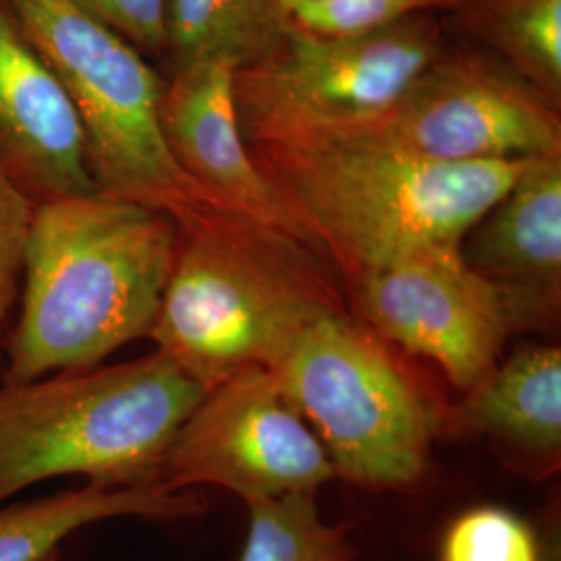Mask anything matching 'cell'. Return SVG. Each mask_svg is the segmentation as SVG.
<instances>
[{"label": "cell", "mask_w": 561, "mask_h": 561, "mask_svg": "<svg viewBox=\"0 0 561 561\" xmlns=\"http://www.w3.org/2000/svg\"><path fill=\"white\" fill-rule=\"evenodd\" d=\"M178 240L169 215L101 192L36 202L2 382L94 368L148 337Z\"/></svg>", "instance_id": "cell-1"}, {"label": "cell", "mask_w": 561, "mask_h": 561, "mask_svg": "<svg viewBox=\"0 0 561 561\" xmlns=\"http://www.w3.org/2000/svg\"><path fill=\"white\" fill-rule=\"evenodd\" d=\"M248 146L345 283L460 243L528 162L424 161L352 127Z\"/></svg>", "instance_id": "cell-2"}, {"label": "cell", "mask_w": 561, "mask_h": 561, "mask_svg": "<svg viewBox=\"0 0 561 561\" xmlns=\"http://www.w3.org/2000/svg\"><path fill=\"white\" fill-rule=\"evenodd\" d=\"M321 254L219 210L180 240L150 340L206 389L243 368H275L306 327L345 310Z\"/></svg>", "instance_id": "cell-3"}, {"label": "cell", "mask_w": 561, "mask_h": 561, "mask_svg": "<svg viewBox=\"0 0 561 561\" xmlns=\"http://www.w3.org/2000/svg\"><path fill=\"white\" fill-rule=\"evenodd\" d=\"M206 391L161 352L2 382L0 505L59 477L102 486L162 482L164 456Z\"/></svg>", "instance_id": "cell-4"}, {"label": "cell", "mask_w": 561, "mask_h": 561, "mask_svg": "<svg viewBox=\"0 0 561 561\" xmlns=\"http://www.w3.org/2000/svg\"><path fill=\"white\" fill-rule=\"evenodd\" d=\"M271 370L321 439L335 477L379 491L426 479L447 403L352 312L306 327Z\"/></svg>", "instance_id": "cell-5"}, {"label": "cell", "mask_w": 561, "mask_h": 561, "mask_svg": "<svg viewBox=\"0 0 561 561\" xmlns=\"http://www.w3.org/2000/svg\"><path fill=\"white\" fill-rule=\"evenodd\" d=\"M80 121L96 190L190 227L225 208L173 159L161 129L164 78L73 0H9Z\"/></svg>", "instance_id": "cell-6"}, {"label": "cell", "mask_w": 561, "mask_h": 561, "mask_svg": "<svg viewBox=\"0 0 561 561\" xmlns=\"http://www.w3.org/2000/svg\"><path fill=\"white\" fill-rule=\"evenodd\" d=\"M443 46L435 13L337 36L289 23L266 57L236 69L241 134L248 144H259L377 119Z\"/></svg>", "instance_id": "cell-7"}, {"label": "cell", "mask_w": 561, "mask_h": 561, "mask_svg": "<svg viewBox=\"0 0 561 561\" xmlns=\"http://www.w3.org/2000/svg\"><path fill=\"white\" fill-rule=\"evenodd\" d=\"M352 129L424 161L561 157L560 102L479 44L445 42L398 101Z\"/></svg>", "instance_id": "cell-8"}, {"label": "cell", "mask_w": 561, "mask_h": 561, "mask_svg": "<svg viewBox=\"0 0 561 561\" xmlns=\"http://www.w3.org/2000/svg\"><path fill=\"white\" fill-rule=\"evenodd\" d=\"M352 314L379 337L437 364L460 393L482 381L518 331H533L524 306L437 245L347 280Z\"/></svg>", "instance_id": "cell-9"}, {"label": "cell", "mask_w": 561, "mask_h": 561, "mask_svg": "<svg viewBox=\"0 0 561 561\" xmlns=\"http://www.w3.org/2000/svg\"><path fill=\"white\" fill-rule=\"evenodd\" d=\"M335 479L312 426L273 370L252 366L210 387L181 424L162 461L173 491L219 486L245 503L317 493Z\"/></svg>", "instance_id": "cell-10"}, {"label": "cell", "mask_w": 561, "mask_h": 561, "mask_svg": "<svg viewBox=\"0 0 561 561\" xmlns=\"http://www.w3.org/2000/svg\"><path fill=\"white\" fill-rule=\"evenodd\" d=\"M236 69L227 60H196L171 69L159 108L164 141L181 169L225 208L321 254L241 134L233 102Z\"/></svg>", "instance_id": "cell-11"}, {"label": "cell", "mask_w": 561, "mask_h": 561, "mask_svg": "<svg viewBox=\"0 0 561 561\" xmlns=\"http://www.w3.org/2000/svg\"><path fill=\"white\" fill-rule=\"evenodd\" d=\"M0 167L34 202L99 192L59 78L0 0Z\"/></svg>", "instance_id": "cell-12"}, {"label": "cell", "mask_w": 561, "mask_h": 561, "mask_svg": "<svg viewBox=\"0 0 561 561\" xmlns=\"http://www.w3.org/2000/svg\"><path fill=\"white\" fill-rule=\"evenodd\" d=\"M460 254L520 301L533 331L551 329L561 301V157L528 159L510 190L466 231Z\"/></svg>", "instance_id": "cell-13"}, {"label": "cell", "mask_w": 561, "mask_h": 561, "mask_svg": "<svg viewBox=\"0 0 561 561\" xmlns=\"http://www.w3.org/2000/svg\"><path fill=\"white\" fill-rule=\"evenodd\" d=\"M443 435L486 437L505 461L539 477L558 470L561 456V350L528 343L447 405Z\"/></svg>", "instance_id": "cell-14"}, {"label": "cell", "mask_w": 561, "mask_h": 561, "mask_svg": "<svg viewBox=\"0 0 561 561\" xmlns=\"http://www.w3.org/2000/svg\"><path fill=\"white\" fill-rule=\"evenodd\" d=\"M206 503L162 482L81 489L32 502L0 505V561H46L81 528L113 518L178 520L201 516Z\"/></svg>", "instance_id": "cell-15"}, {"label": "cell", "mask_w": 561, "mask_h": 561, "mask_svg": "<svg viewBox=\"0 0 561 561\" xmlns=\"http://www.w3.org/2000/svg\"><path fill=\"white\" fill-rule=\"evenodd\" d=\"M289 23L279 0H167L164 59L171 69L196 60L240 69L266 57Z\"/></svg>", "instance_id": "cell-16"}, {"label": "cell", "mask_w": 561, "mask_h": 561, "mask_svg": "<svg viewBox=\"0 0 561 561\" xmlns=\"http://www.w3.org/2000/svg\"><path fill=\"white\" fill-rule=\"evenodd\" d=\"M451 13L479 46L561 104V0H460Z\"/></svg>", "instance_id": "cell-17"}, {"label": "cell", "mask_w": 561, "mask_h": 561, "mask_svg": "<svg viewBox=\"0 0 561 561\" xmlns=\"http://www.w3.org/2000/svg\"><path fill=\"white\" fill-rule=\"evenodd\" d=\"M248 537L240 561H354L347 526L322 520L317 493L245 503Z\"/></svg>", "instance_id": "cell-18"}, {"label": "cell", "mask_w": 561, "mask_h": 561, "mask_svg": "<svg viewBox=\"0 0 561 561\" xmlns=\"http://www.w3.org/2000/svg\"><path fill=\"white\" fill-rule=\"evenodd\" d=\"M439 561H547L537 528L516 512L481 505L445 530Z\"/></svg>", "instance_id": "cell-19"}, {"label": "cell", "mask_w": 561, "mask_h": 561, "mask_svg": "<svg viewBox=\"0 0 561 561\" xmlns=\"http://www.w3.org/2000/svg\"><path fill=\"white\" fill-rule=\"evenodd\" d=\"M460 0H324L301 9L291 23L314 34H360L416 13L454 11Z\"/></svg>", "instance_id": "cell-20"}, {"label": "cell", "mask_w": 561, "mask_h": 561, "mask_svg": "<svg viewBox=\"0 0 561 561\" xmlns=\"http://www.w3.org/2000/svg\"><path fill=\"white\" fill-rule=\"evenodd\" d=\"M36 202L0 167V341L18 301Z\"/></svg>", "instance_id": "cell-21"}, {"label": "cell", "mask_w": 561, "mask_h": 561, "mask_svg": "<svg viewBox=\"0 0 561 561\" xmlns=\"http://www.w3.org/2000/svg\"><path fill=\"white\" fill-rule=\"evenodd\" d=\"M85 13L131 42L144 57L164 59L167 0H73Z\"/></svg>", "instance_id": "cell-22"}, {"label": "cell", "mask_w": 561, "mask_h": 561, "mask_svg": "<svg viewBox=\"0 0 561 561\" xmlns=\"http://www.w3.org/2000/svg\"><path fill=\"white\" fill-rule=\"evenodd\" d=\"M280 9H283V13L289 18L296 15V13H300L301 9H308V7H314V4H321L324 0H279Z\"/></svg>", "instance_id": "cell-23"}]
</instances>
